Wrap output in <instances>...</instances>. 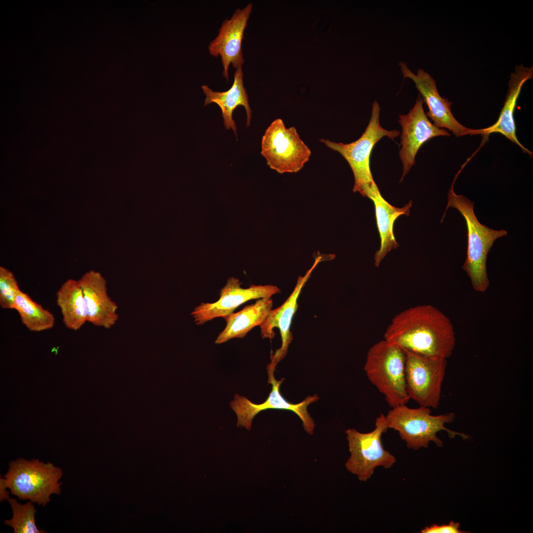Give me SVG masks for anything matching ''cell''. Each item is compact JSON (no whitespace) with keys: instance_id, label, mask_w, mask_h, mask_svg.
<instances>
[{"instance_id":"14","label":"cell","mask_w":533,"mask_h":533,"mask_svg":"<svg viewBox=\"0 0 533 533\" xmlns=\"http://www.w3.org/2000/svg\"><path fill=\"white\" fill-rule=\"evenodd\" d=\"M252 7L250 3L242 9H236L230 19L223 22L219 34L208 46L211 55L221 56L224 67L223 74L228 80L229 65L231 64L237 69L241 67L244 61L242 40Z\"/></svg>"},{"instance_id":"2","label":"cell","mask_w":533,"mask_h":533,"mask_svg":"<svg viewBox=\"0 0 533 533\" xmlns=\"http://www.w3.org/2000/svg\"><path fill=\"white\" fill-rule=\"evenodd\" d=\"M455 178L448 192L446 210L449 207L456 208L465 220L467 229V250L462 268L469 277L473 289L483 293L487 290L490 284L486 266L488 253L495 241L506 235L507 231L505 229L495 230L481 224L474 212V202L455 192Z\"/></svg>"},{"instance_id":"21","label":"cell","mask_w":533,"mask_h":533,"mask_svg":"<svg viewBox=\"0 0 533 533\" xmlns=\"http://www.w3.org/2000/svg\"><path fill=\"white\" fill-rule=\"evenodd\" d=\"M56 304L66 328L80 329L87 322V314L82 289L78 280L69 279L56 293Z\"/></svg>"},{"instance_id":"22","label":"cell","mask_w":533,"mask_h":533,"mask_svg":"<svg viewBox=\"0 0 533 533\" xmlns=\"http://www.w3.org/2000/svg\"><path fill=\"white\" fill-rule=\"evenodd\" d=\"M14 309L17 311L22 323L31 331L47 330L55 325L53 314L21 290L16 297Z\"/></svg>"},{"instance_id":"9","label":"cell","mask_w":533,"mask_h":533,"mask_svg":"<svg viewBox=\"0 0 533 533\" xmlns=\"http://www.w3.org/2000/svg\"><path fill=\"white\" fill-rule=\"evenodd\" d=\"M405 381L410 399L420 406L437 408L447 365V359L405 351Z\"/></svg>"},{"instance_id":"1","label":"cell","mask_w":533,"mask_h":533,"mask_svg":"<svg viewBox=\"0 0 533 533\" xmlns=\"http://www.w3.org/2000/svg\"><path fill=\"white\" fill-rule=\"evenodd\" d=\"M384 339L405 351L445 359L452 356L456 341L449 318L429 305L412 307L395 315Z\"/></svg>"},{"instance_id":"8","label":"cell","mask_w":533,"mask_h":533,"mask_svg":"<svg viewBox=\"0 0 533 533\" xmlns=\"http://www.w3.org/2000/svg\"><path fill=\"white\" fill-rule=\"evenodd\" d=\"M261 154L271 169L283 174L300 171L309 160L311 152L294 126L286 128L282 119L277 118L262 137Z\"/></svg>"},{"instance_id":"19","label":"cell","mask_w":533,"mask_h":533,"mask_svg":"<svg viewBox=\"0 0 533 533\" xmlns=\"http://www.w3.org/2000/svg\"><path fill=\"white\" fill-rule=\"evenodd\" d=\"M206 95L204 105L214 103L222 111L224 124L227 130L230 128L237 136V127L232 118L233 111L239 106H243L247 114L246 126L250 125L252 110L250 107L248 96L243 85L241 67L236 69L234 74V81L231 87L224 92L214 91L207 85L201 86Z\"/></svg>"},{"instance_id":"12","label":"cell","mask_w":533,"mask_h":533,"mask_svg":"<svg viewBox=\"0 0 533 533\" xmlns=\"http://www.w3.org/2000/svg\"><path fill=\"white\" fill-rule=\"evenodd\" d=\"M423 100L419 95L414 107L406 114H400L398 122L402 127L400 158L403 164L400 182L415 164L416 154L421 146L429 139L438 136H449L445 129L435 126L424 112Z\"/></svg>"},{"instance_id":"5","label":"cell","mask_w":533,"mask_h":533,"mask_svg":"<svg viewBox=\"0 0 533 533\" xmlns=\"http://www.w3.org/2000/svg\"><path fill=\"white\" fill-rule=\"evenodd\" d=\"M62 476V469L51 463L21 458L9 462L3 479L12 495L45 506L51 495H60Z\"/></svg>"},{"instance_id":"6","label":"cell","mask_w":533,"mask_h":533,"mask_svg":"<svg viewBox=\"0 0 533 533\" xmlns=\"http://www.w3.org/2000/svg\"><path fill=\"white\" fill-rule=\"evenodd\" d=\"M380 107L377 101L372 105L371 117L369 124L361 137L348 144L337 143L328 139L319 141L332 150L339 152L349 164L354 175V192H359L366 197L367 193L375 187L370 167V158L374 146L382 138L386 136L394 140L399 136L396 130H387L380 123Z\"/></svg>"},{"instance_id":"7","label":"cell","mask_w":533,"mask_h":533,"mask_svg":"<svg viewBox=\"0 0 533 533\" xmlns=\"http://www.w3.org/2000/svg\"><path fill=\"white\" fill-rule=\"evenodd\" d=\"M389 429L385 415L381 414L375 421V427L368 433L354 428L345 431L350 456L345 463L346 470L362 482L369 480L375 469L382 466L392 467L395 457L385 450L382 444V435Z\"/></svg>"},{"instance_id":"15","label":"cell","mask_w":533,"mask_h":533,"mask_svg":"<svg viewBox=\"0 0 533 533\" xmlns=\"http://www.w3.org/2000/svg\"><path fill=\"white\" fill-rule=\"evenodd\" d=\"M321 257H317L312 266L307 271L304 276H299L296 285L289 297L280 306L271 309L267 317L260 326L262 338L272 339L275 334L273 329H279L282 344L279 349L270 356V363L276 367L277 364L286 355L289 344L293 340L290 328L293 316L298 307V299L305 283Z\"/></svg>"},{"instance_id":"25","label":"cell","mask_w":533,"mask_h":533,"mask_svg":"<svg viewBox=\"0 0 533 533\" xmlns=\"http://www.w3.org/2000/svg\"><path fill=\"white\" fill-rule=\"evenodd\" d=\"M460 524L458 523L451 522L449 524L437 525H433L426 527L421 531L422 533H465L459 530Z\"/></svg>"},{"instance_id":"17","label":"cell","mask_w":533,"mask_h":533,"mask_svg":"<svg viewBox=\"0 0 533 533\" xmlns=\"http://www.w3.org/2000/svg\"><path fill=\"white\" fill-rule=\"evenodd\" d=\"M533 76V68L522 65L516 66L510 76L508 88L503 108L498 119L493 125L481 129V135L488 136L494 133H500L518 145L521 150L530 156L533 153L522 145L516 134L514 113L516 103L524 84Z\"/></svg>"},{"instance_id":"23","label":"cell","mask_w":533,"mask_h":533,"mask_svg":"<svg viewBox=\"0 0 533 533\" xmlns=\"http://www.w3.org/2000/svg\"><path fill=\"white\" fill-rule=\"evenodd\" d=\"M8 501L12 510L13 516L9 520H5L4 523L13 528L15 533H43V530H39L35 522V508L33 502L27 501L25 504L18 502L15 498H9Z\"/></svg>"},{"instance_id":"16","label":"cell","mask_w":533,"mask_h":533,"mask_svg":"<svg viewBox=\"0 0 533 533\" xmlns=\"http://www.w3.org/2000/svg\"><path fill=\"white\" fill-rule=\"evenodd\" d=\"M78 281L83 294L87 322L96 326L111 328L118 319V306L108 294L105 279L99 272L90 270Z\"/></svg>"},{"instance_id":"13","label":"cell","mask_w":533,"mask_h":533,"mask_svg":"<svg viewBox=\"0 0 533 533\" xmlns=\"http://www.w3.org/2000/svg\"><path fill=\"white\" fill-rule=\"evenodd\" d=\"M242 283L231 277L220 291L219 299L213 303H201L191 313L195 324L201 325L217 317H224L233 312L239 305L253 299L271 297L280 293L273 285H251L249 288L241 287Z\"/></svg>"},{"instance_id":"20","label":"cell","mask_w":533,"mask_h":533,"mask_svg":"<svg viewBox=\"0 0 533 533\" xmlns=\"http://www.w3.org/2000/svg\"><path fill=\"white\" fill-rule=\"evenodd\" d=\"M272 306L271 297L263 298L245 306L237 312L225 316L223 318L226 321V326L219 334L215 343L221 344L233 338H244L253 328L261 325Z\"/></svg>"},{"instance_id":"11","label":"cell","mask_w":533,"mask_h":533,"mask_svg":"<svg viewBox=\"0 0 533 533\" xmlns=\"http://www.w3.org/2000/svg\"><path fill=\"white\" fill-rule=\"evenodd\" d=\"M399 65L404 78H410L415 83L428 107V112L426 114L433 121L435 126L448 129L457 137L467 135H480V129L467 128L456 119L451 111L452 102L440 96L436 81L429 73L419 69L417 74H415L405 63L400 62Z\"/></svg>"},{"instance_id":"3","label":"cell","mask_w":533,"mask_h":533,"mask_svg":"<svg viewBox=\"0 0 533 533\" xmlns=\"http://www.w3.org/2000/svg\"><path fill=\"white\" fill-rule=\"evenodd\" d=\"M455 417L453 412L432 415L428 407L420 406L411 408L406 404L391 408L385 415L389 428L397 431L407 447L414 450L427 448L431 442L437 447H442L443 442L437 437V433L442 430L446 431L450 438L457 435L468 439V435L445 426L446 423L453 422Z\"/></svg>"},{"instance_id":"26","label":"cell","mask_w":533,"mask_h":533,"mask_svg":"<svg viewBox=\"0 0 533 533\" xmlns=\"http://www.w3.org/2000/svg\"><path fill=\"white\" fill-rule=\"evenodd\" d=\"M7 487L5 485L3 478L0 479V501L8 499L9 498V492L6 490Z\"/></svg>"},{"instance_id":"18","label":"cell","mask_w":533,"mask_h":533,"mask_svg":"<svg viewBox=\"0 0 533 533\" xmlns=\"http://www.w3.org/2000/svg\"><path fill=\"white\" fill-rule=\"evenodd\" d=\"M374 202L377 224L381 237V246L374 257L375 265L378 266L386 255L399 246L393 234V225L396 219L402 215L408 216L412 201L402 208L393 206L381 196L378 187L370 190L366 196Z\"/></svg>"},{"instance_id":"10","label":"cell","mask_w":533,"mask_h":533,"mask_svg":"<svg viewBox=\"0 0 533 533\" xmlns=\"http://www.w3.org/2000/svg\"><path fill=\"white\" fill-rule=\"evenodd\" d=\"M276 367L271 364L267 366L268 383L272 385L271 390L267 399L262 403H252L246 397L236 394L229 405L236 414L237 425L249 430L251 428L254 418L260 412L267 409L289 410L297 415L303 422L305 430L309 435L313 433L314 422L308 414L307 408L311 403L318 400L317 395L308 396L301 402L294 404L283 397L280 391V385L284 381L282 378L277 381L274 376Z\"/></svg>"},{"instance_id":"4","label":"cell","mask_w":533,"mask_h":533,"mask_svg":"<svg viewBox=\"0 0 533 533\" xmlns=\"http://www.w3.org/2000/svg\"><path fill=\"white\" fill-rule=\"evenodd\" d=\"M405 361L404 351L384 339L367 352L364 369L391 408L406 405L410 399L406 386Z\"/></svg>"},{"instance_id":"24","label":"cell","mask_w":533,"mask_h":533,"mask_svg":"<svg viewBox=\"0 0 533 533\" xmlns=\"http://www.w3.org/2000/svg\"><path fill=\"white\" fill-rule=\"evenodd\" d=\"M19 285L14 274L7 268L0 266V306L3 309H14Z\"/></svg>"}]
</instances>
